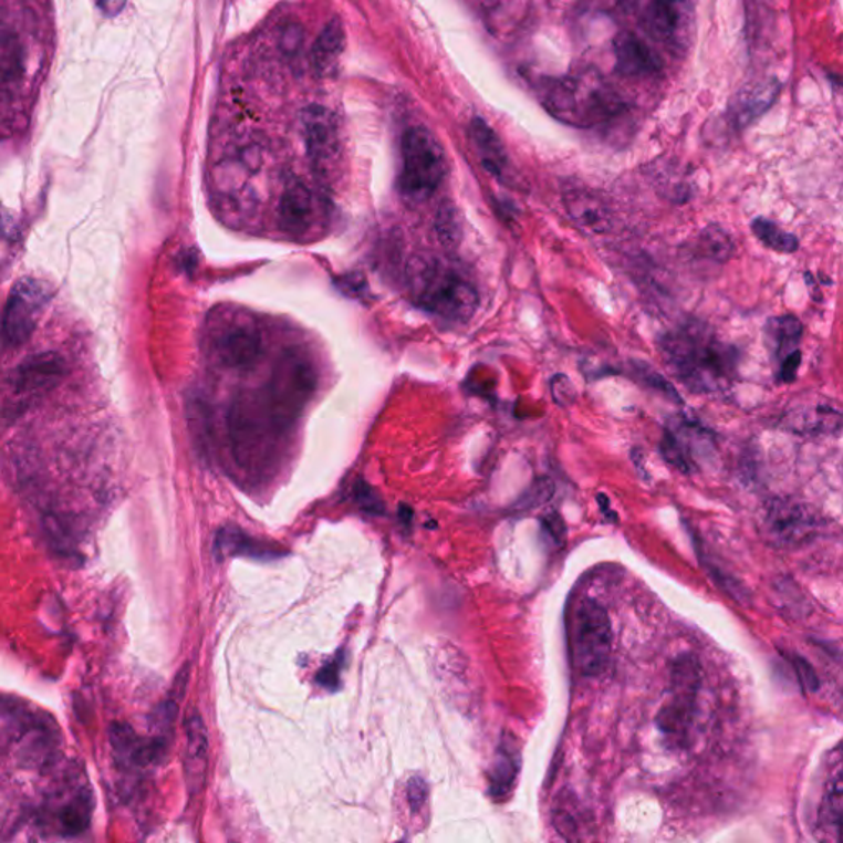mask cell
<instances>
[{
	"instance_id": "1",
	"label": "cell",
	"mask_w": 843,
	"mask_h": 843,
	"mask_svg": "<svg viewBox=\"0 0 843 843\" xmlns=\"http://www.w3.org/2000/svg\"><path fill=\"white\" fill-rule=\"evenodd\" d=\"M659 352L670 373L694 393L725 391L738 373V350L718 340L704 323H684L666 333Z\"/></svg>"
},
{
	"instance_id": "2",
	"label": "cell",
	"mask_w": 843,
	"mask_h": 843,
	"mask_svg": "<svg viewBox=\"0 0 843 843\" xmlns=\"http://www.w3.org/2000/svg\"><path fill=\"white\" fill-rule=\"evenodd\" d=\"M229 440L236 464L249 473H264L274 464L290 425L275 413L264 391L242 393L228 417Z\"/></svg>"
},
{
	"instance_id": "3",
	"label": "cell",
	"mask_w": 843,
	"mask_h": 843,
	"mask_svg": "<svg viewBox=\"0 0 843 843\" xmlns=\"http://www.w3.org/2000/svg\"><path fill=\"white\" fill-rule=\"evenodd\" d=\"M410 282L417 305L440 319L468 322L480 305L477 289L444 266H419Z\"/></svg>"
},
{
	"instance_id": "4",
	"label": "cell",
	"mask_w": 843,
	"mask_h": 843,
	"mask_svg": "<svg viewBox=\"0 0 843 843\" xmlns=\"http://www.w3.org/2000/svg\"><path fill=\"white\" fill-rule=\"evenodd\" d=\"M545 110L559 121L576 127H590L615 114V97L600 81L563 77L545 84Z\"/></svg>"
},
{
	"instance_id": "5",
	"label": "cell",
	"mask_w": 843,
	"mask_h": 843,
	"mask_svg": "<svg viewBox=\"0 0 843 843\" xmlns=\"http://www.w3.org/2000/svg\"><path fill=\"white\" fill-rule=\"evenodd\" d=\"M93 812V794L86 776L69 770L46 792L40 804V825L52 834L74 837L86 831Z\"/></svg>"
},
{
	"instance_id": "6",
	"label": "cell",
	"mask_w": 843,
	"mask_h": 843,
	"mask_svg": "<svg viewBox=\"0 0 843 843\" xmlns=\"http://www.w3.org/2000/svg\"><path fill=\"white\" fill-rule=\"evenodd\" d=\"M445 171L447 158L437 137L425 127L407 131L403 139L400 191L413 200H424L437 190Z\"/></svg>"
},
{
	"instance_id": "7",
	"label": "cell",
	"mask_w": 843,
	"mask_h": 843,
	"mask_svg": "<svg viewBox=\"0 0 843 843\" xmlns=\"http://www.w3.org/2000/svg\"><path fill=\"white\" fill-rule=\"evenodd\" d=\"M316 389V371L312 361L299 350H289L275 361L264 394L275 413L292 427Z\"/></svg>"
},
{
	"instance_id": "8",
	"label": "cell",
	"mask_w": 843,
	"mask_h": 843,
	"mask_svg": "<svg viewBox=\"0 0 843 843\" xmlns=\"http://www.w3.org/2000/svg\"><path fill=\"white\" fill-rule=\"evenodd\" d=\"M613 632L608 613L596 600L585 599L575 613V659L583 676L605 673L612 656Z\"/></svg>"
},
{
	"instance_id": "9",
	"label": "cell",
	"mask_w": 843,
	"mask_h": 843,
	"mask_svg": "<svg viewBox=\"0 0 843 843\" xmlns=\"http://www.w3.org/2000/svg\"><path fill=\"white\" fill-rule=\"evenodd\" d=\"M212 357L229 370H246L259 360L262 335L248 316L236 313L215 320L210 326Z\"/></svg>"
},
{
	"instance_id": "10",
	"label": "cell",
	"mask_w": 843,
	"mask_h": 843,
	"mask_svg": "<svg viewBox=\"0 0 843 843\" xmlns=\"http://www.w3.org/2000/svg\"><path fill=\"white\" fill-rule=\"evenodd\" d=\"M643 22L649 35L670 52L684 53L693 43L696 12L689 0H649Z\"/></svg>"
},
{
	"instance_id": "11",
	"label": "cell",
	"mask_w": 843,
	"mask_h": 843,
	"mask_svg": "<svg viewBox=\"0 0 843 843\" xmlns=\"http://www.w3.org/2000/svg\"><path fill=\"white\" fill-rule=\"evenodd\" d=\"M49 299L50 290L32 279H23L13 285L3 310L2 335L6 348H17L30 339Z\"/></svg>"
},
{
	"instance_id": "12",
	"label": "cell",
	"mask_w": 843,
	"mask_h": 843,
	"mask_svg": "<svg viewBox=\"0 0 843 843\" xmlns=\"http://www.w3.org/2000/svg\"><path fill=\"white\" fill-rule=\"evenodd\" d=\"M3 714L9 715L10 724L3 720V728L10 730L3 733V741L12 743V751L17 758L25 763H43L53 758L56 743V728L52 720L43 721V715L37 711H27L22 708H13Z\"/></svg>"
},
{
	"instance_id": "13",
	"label": "cell",
	"mask_w": 843,
	"mask_h": 843,
	"mask_svg": "<svg viewBox=\"0 0 843 843\" xmlns=\"http://www.w3.org/2000/svg\"><path fill=\"white\" fill-rule=\"evenodd\" d=\"M761 529L768 542L778 548H794L814 534L815 519L798 502L774 501L764 511Z\"/></svg>"
},
{
	"instance_id": "14",
	"label": "cell",
	"mask_w": 843,
	"mask_h": 843,
	"mask_svg": "<svg viewBox=\"0 0 843 843\" xmlns=\"http://www.w3.org/2000/svg\"><path fill=\"white\" fill-rule=\"evenodd\" d=\"M714 448V437L710 430L697 424V422L680 419L670 424L664 431L663 450L667 464L676 467L684 473H690L696 457H705Z\"/></svg>"
},
{
	"instance_id": "15",
	"label": "cell",
	"mask_w": 843,
	"mask_h": 843,
	"mask_svg": "<svg viewBox=\"0 0 843 843\" xmlns=\"http://www.w3.org/2000/svg\"><path fill=\"white\" fill-rule=\"evenodd\" d=\"M319 198L302 181L292 180L281 195L278 207L279 226L293 239H305L319 222Z\"/></svg>"
},
{
	"instance_id": "16",
	"label": "cell",
	"mask_w": 843,
	"mask_h": 843,
	"mask_svg": "<svg viewBox=\"0 0 843 843\" xmlns=\"http://www.w3.org/2000/svg\"><path fill=\"white\" fill-rule=\"evenodd\" d=\"M187 745H185V781L188 792L198 794L204 789L207 778L208 760H210V741L208 731L200 715L194 714L188 717Z\"/></svg>"
},
{
	"instance_id": "17",
	"label": "cell",
	"mask_w": 843,
	"mask_h": 843,
	"mask_svg": "<svg viewBox=\"0 0 843 843\" xmlns=\"http://www.w3.org/2000/svg\"><path fill=\"white\" fill-rule=\"evenodd\" d=\"M563 204L570 219L582 231L593 236L612 231L613 212L596 195L580 190L569 191L563 197Z\"/></svg>"
},
{
	"instance_id": "18",
	"label": "cell",
	"mask_w": 843,
	"mask_h": 843,
	"mask_svg": "<svg viewBox=\"0 0 843 843\" xmlns=\"http://www.w3.org/2000/svg\"><path fill=\"white\" fill-rule=\"evenodd\" d=\"M63 373L65 367L59 354H35L23 361L22 366L17 367L13 386L17 393H37L52 387Z\"/></svg>"
},
{
	"instance_id": "19",
	"label": "cell",
	"mask_w": 843,
	"mask_h": 843,
	"mask_svg": "<svg viewBox=\"0 0 843 843\" xmlns=\"http://www.w3.org/2000/svg\"><path fill=\"white\" fill-rule=\"evenodd\" d=\"M306 145L310 157L320 170H326L339 148L332 116L323 110H312L305 119Z\"/></svg>"
},
{
	"instance_id": "20",
	"label": "cell",
	"mask_w": 843,
	"mask_h": 843,
	"mask_svg": "<svg viewBox=\"0 0 843 843\" xmlns=\"http://www.w3.org/2000/svg\"><path fill=\"white\" fill-rule=\"evenodd\" d=\"M616 69L625 76H651L660 70V62L653 50L633 33H622L615 40Z\"/></svg>"
},
{
	"instance_id": "21",
	"label": "cell",
	"mask_w": 843,
	"mask_h": 843,
	"mask_svg": "<svg viewBox=\"0 0 843 843\" xmlns=\"http://www.w3.org/2000/svg\"><path fill=\"white\" fill-rule=\"evenodd\" d=\"M781 427L805 437L829 435L843 428V416L829 407H801L785 414L782 417Z\"/></svg>"
},
{
	"instance_id": "22",
	"label": "cell",
	"mask_w": 843,
	"mask_h": 843,
	"mask_svg": "<svg viewBox=\"0 0 843 843\" xmlns=\"http://www.w3.org/2000/svg\"><path fill=\"white\" fill-rule=\"evenodd\" d=\"M696 699L697 697L673 694L669 702L664 705L657 714V727L663 731L664 737L676 741L677 745L686 743L694 724Z\"/></svg>"
},
{
	"instance_id": "23",
	"label": "cell",
	"mask_w": 843,
	"mask_h": 843,
	"mask_svg": "<svg viewBox=\"0 0 843 843\" xmlns=\"http://www.w3.org/2000/svg\"><path fill=\"white\" fill-rule=\"evenodd\" d=\"M470 137L483 167L496 177H501L502 171L508 167V154L498 134L485 123V119L475 117L470 124Z\"/></svg>"
},
{
	"instance_id": "24",
	"label": "cell",
	"mask_w": 843,
	"mask_h": 843,
	"mask_svg": "<svg viewBox=\"0 0 843 843\" xmlns=\"http://www.w3.org/2000/svg\"><path fill=\"white\" fill-rule=\"evenodd\" d=\"M776 97L774 84H754L747 87L737 96V103L733 104V121L738 126H748L754 117L763 114V111L773 103Z\"/></svg>"
},
{
	"instance_id": "25",
	"label": "cell",
	"mask_w": 843,
	"mask_h": 843,
	"mask_svg": "<svg viewBox=\"0 0 843 843\" xmlns=\"http://www.w3.org/2000/svg\"><path fill=\"white\" fill-rule=\"evenodd\" d=\"M802 332V323L792 315L776 316L768 322L767 335L773 342L774 356L779 363L788 354L798 352Z\"/></svg>"
},
{
	"instance_id": "26",
	"label": "cell",
	"mask_w": 843,
	"mask_h": 843,
	"mask_svg": "<svg viewBox=\"0 0 843 843\" xmlns=\"http://www.w3.org/2000/svg\"><path fill=\"white\" fill-rule=\"evenodd\" d=\"M216 555H251V558L266 559L268 555L275 558L278 552L264 548L259 541L246 535L239 529L225 528L219 531L215 545Z\"/></svg>"
},
{
	"instance_id": "27",
	"label": "cell",
	"mask_w": 843,
	"mask_h": 843,
	"mask_svg": "<svg viewBox=\"0 0 843 843\" xmlns=\"http://www.w3.org/2000/svg\"><path fill=\"white\" fill-rule=\"evenodd\" d=\"M700 664L694 654H680L670 669V694L697 697L700 689Z\"/></svg>"
},
{
	"instance_id": "28",
	"label": "cell",
	"mask_w": 843,
	"mask_h": 843,
	"mask_svg": "<svg viewBox=\"0 0 843 843\" xmlns=\"http://www.w3.org/2000/svg\"><path fill=\"white\" fill-rule=\"evenodd\" d=\"M696 248L700 258L718 262V264H724L735 252V244L730 236L718 226L705 228L697 239Z\"/></svg>"
},
{
	"instance_id": "29",
	"label": "cell",
	"mask_w": 843,
	"mask_h": 843,
	"mask_svg": "<svg viewBox=\"0 0 843 843\" xmlns=\"http://www.w3.org/2000/svg\"><path fill=\"white\" fill-rule=\"evenodd\" d=\"M754 236L767 246L768 249L779 252V254H792L798 251L799 241L791 232H785L779 228L776 222L767 218H757L751 222Z\"/></svg>"
},
{
	"instance_id": "30",
	"label": "cell",
	"mask_w": 843,
	"mask_h": 843,
	"mask_svg": "<svg viewBox=\"0 0 843 843\" xmlns=\"http://www.w3.org/2000/svg\"><path fill=\"white\" fill-rule=\"evenodd\" d=\"M435 232L438 241L448 249L460 246L464 238V219L454 204H444L435 216Z\"/></svg>"
},
{
	"instance_id": "31",
	"label": "cell",
	"mask_w": 843,
	"mask_h": 843,
	"mask_svg": "<svg viewBox=\"0 0 843 843\" xmlns=\"http://www.w3.org/2000/svg\"><path fill=\"white\" fill-rule=\"evenodd\" d=\"M518 771V754L509 748V745H506V748L499 750L498 757L495 760V767H492L491 792L496 798L508 794L511 791Z\"/></svg>"
},
{
	"instance_id": "32",
	"label": "cell",
	"mask_w": 843,
	"mask_h": 843,
	"mask_svg": "<svg viewBox=\"0 0 843 843\" xmlns=\"http://www.w3.org/2000/svg\"><path fill=\"white\" fill-rule=\"evenodd\" d=\"M343 40H345V35H343V29L339 22L332 23L323 30L315 45V63L319 69H329L336 62L343 50Z\"/></svg>"
},
{
	"instance_id": "33",
	"label": "cell",
	"mask_w": 843,
	"mask_h": 843,
	"mask_svg": "<svg viewBox=\"0 0 843 843\" xmlns=\"http://www.w3.org/2000/svg\"><path fill=\"white\" fill-rule=\"evenodd\" d=\"M554 825L559 834L566 841H579V812L572 802H565L561 799L554 811Z\"/></svg>"
},
{
	"instance_id": "34",
	"label": "cell",
	"mask_w": 843,
	"mask_h": 843,
	"mask_svg": "<svg viewBox=\"0 0 843 843\" xmlns=\"http://www.w3.org/2000/svg\"><path fill=\"white\" fill-rule=\"evenodd\" d=\"M552 495H554V485H552V481L548 480V478H542V480L535 481V483L532 485L528 491H525V495L519 499L518 508H539V506H542L545 501H549V499L552 498Z\"/></svg>"
},
{
	"instance_id": "35",
	"label": "cell",
	"mask_w": 843,
	"mask_h": 843,
	"mask_svg": "<svg viewBox=\"0 0 843 843\" xmlns=\"http://www.w3.org/2000/svg\"><path fill=\"white\" fill-rule=\"evenodd\" d=\"M636 374L641 377V381H643L644 384L653 387V389L659 391V393L663 394V396H666L667 399L680 403V396L677 394V391L674 389L673 384H670L669 381L664 379V377L660 376L659 373H656V371L643 366V364H637Z\"/></svg>"
},
{
	"instance_id": "36",
	"label": "cell",
	"mask_w": 843,
	"mask_h": 843,
	"mask_svg": "<svg viewBox=\"0 0 843 843\" xmlns=\"http://www.w3.org/2000/svg\"><path fill=\"white\" fill-rule=\"evenodd\" d=\"M354 496H356L357 504L371 514H381L384 511L383 501L373 488L367 487L366 483H357L354 488Z\"/></svg>"
},
{
	"instance_id": "37",
	"label": "cell",
	"mask_w": 843,
	"mask_h": 843,
	"mask_svg": "<svg viewBox=\"0 0 843 843\" xmlns=\"http://www.w3.org/2000/svg\"><path fill=\"white\" fill-rule=\"evenodd\" d=\"M551 393L555 403L561 404V406H570V404L575 403V387L570 383L569 377L563 376V374L552 377Z\"/></svg>"
},
{
	"instance_id": "38",
	"label": "cell",
	"mask_w": 843,
	"mask_h": 843,
	"mask_svg": "<svg viewBox=\"0 0 843 843\" xmlns=\"http://www.w3.org/2000/svg\"><path fill=\"white\" fill-rule=\"evenodd\" d=\"M794 669L798 673L799 679H801L802 686L809 693H815L819 689L818 674H815L814 667L804 659V657H794Z\"/></svg>"
},
{
	"instance_id": "39",
	"label": "cell",
	"mask_w": 843,
	"mask_h": 843,
	"mask_svg": "<svg viewBox=\"0 0 843 843\" xmlns=\"http://www.w3.org/2000/svg\"><path fill=\"white\" fill-rule=\"evenodd\" d=\"M802 354L801 352H792L779 363L778 379L779 383H792L798 376L799 367H801Z\"/></svg>"
},
{
	"instance_id": "40",
	"label": "cell",
	"mask_w": 843,
	"mask_h": 843,
	"mask_svg": "<svg viewBox=\"0 0 843 843\" xmlns=\"http://www.w3.org/2000/svg\"><path fill=\"white\" fill-rule=\"evenodd\" d=\"M427 784H425L424 779H410L409 785H407V798H409V804L410 808H413V811H419V809L424 808L425 801H427Z\"/></svg>"
},
{
	"instance_id": "41",
	"label": "cell",
	"mask_w": 843,
	"mask_h": 843,
	"mask_svg": "<svg viewBox=\"0 0 843 843\" xmlns=\"http://www.w3.org/2000/svg\"><path fill=\"white\" fill-rule=\"evenodd\" d=\"M340 670H342V659L333 660L320 670L316 680H319L320 686L326 687V689H335L340 683Z\"/></svg>"
},
{
	"instance_id": "42",
	"label": "cell",
	"mask_w": 843,
	"mask_h": 843,
	"mask_svg": "<svg viewBox=\"0 0 843 843\" xmlns=\"http://www.w3.org/2000/svg\"><path fill=\"white\" fill-rule=\"evenodd\" d=\"M94 2H96L97 9L101 12L110 17L123 12L124 6H126V0H94Z\"/></svg>"
},
{
	"instance_id": "43",
	"label": "cell",
	"mask_w": 843,
	"mask_h": 843,
	"mask_svg": "<svg viewBox=\"0 0 843 843\" xmlns=\"http://www.w3.org/2000/svg\"><path fill=\"white\" fill-rule=\"evenodd\" d=\"M545 529H548L549 532H551L552 535H554L558 541H561L563 539V522L561 518H558V516H551V518H548V521H545Z\"/></svg>"
},
{
	"instance_id": "44",
	"label": "cell",
	"mask_w": 843,
	"mask_h": 843,
	"mask_svg": "<svg viewBox=\"0 0 843 843\" xmlns=\"http://www.w3.org/2000/svg\"><path fill=\"white\" fill-rule=\"evenodd\" d=\"M841 841L843 842V819H842V824H841Z\"/></svg>"
}]
</instances>
